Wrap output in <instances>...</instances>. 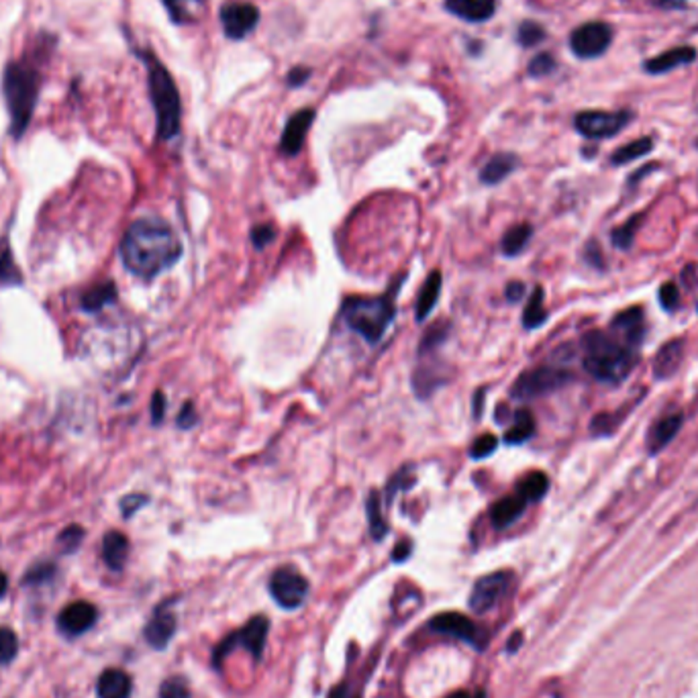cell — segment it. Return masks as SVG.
Here are the masks:
<instances>
[{
	"label": "cell",
	"mask_w": 698,
	"mask_h": 698,
	"mask_svg": "<svg viewBox=\"0 0 698 698\" xmlns=\"http://www.w3.org/2000/svg\"><path fill=\"white\" fill-rule=\"evenodd\" d=\"M182 243L174 229L160 219H139L127 229L121 243V257L131 274L152 280L180 259Z\"/></svg>",
	"instance_id": "obj_1"
},
{
	"label": "cell",
	"mask_w": 698,
	"mask_h": 698,
	"mask_svg": "<svg viewBox=\"0 0 698 698\" xmlns=\"http://www.w3.org/2000/svg\"><path fill=\"white\" fill-rule=\"evenodd\" d=\"M584 368L598 382L619 384L635 366V349L623 344L613 333L590 331L582 339Z\"/></svg>",
	"instance_id": "obj_2"
},
{
	"label": "cell",
	"mask_w": 698,
	"mask_h": 698,
	"mask_svg": "<svg viewBox=\"0 0 698 698\" xmlns=\"http://www.w3.org/2000/svg\"><path fill=\"white\" fill-rule=\"evenodd\" d=\"M144 59L147 65L152 105L155 109V117H158V137L163 141L172 139L178 135V131H180V94H178V88L172 76H170V72L163 68L158 57L152 54H144Z\"/></svg>",
	"instance_id": "obj_3"
},
{
	"label": "cell",
	"mask_w": 698,
	"mask_h": 698,
	"mask_svg": "<svg viewBox=\"0 0 698 698\" xmlns=\"http://www.w3.org/2000/svg\"><path fill=\"white\" fill-rule=\"evenodd\" d=\"M39 84V74L27 62L11 64L4 74V96L13 118L14 137L23 135L29 121H31Z\"/></svg>",
	"instance_id": "obj_4"
},
{
	"label": "cell",
	"mask_w": 698,
	"mask_h": 698,
	"mask_svg": "<svg viewBox=\"0 0 698 698\" xmlns=\"http://www.w3.org/2000/svg\"><path fill=\"white\" fill-rule=\"evenodd\" d=\"M395 301L392 299H347L344 304V321L352 331L370 344H378L395 318Z\"/></svg>",
	"instance_id": "obj_5"
},
{
	"label": "cell",
	"mask_w": 698,
	"mask_h": 698,
	"mask_svg": "<svg viewBox=\"0 0 698 698\" xmlns=\"http://www.w3.org/2000/svg\"><path fill=\"white\" fill-rule=\"evenodd\" d=\"M571 374L560 366H539L529 372L519 376V380L512 386L510 395L517 400H531L539 398L549 392L562 388L570 382Z\"/></svg>",
	"instance_id": "obj_6"
},
{
	"label": "cell",
	"mask_w": 698,
	"mask_h": 698,
	"mask_svg": "<svg viewBox=\"0 0 698 698\" xmlns=\"http://www.w3.org/2000/svg\"><path fill=\"white\" fill-rule=\"evenodd\" d=\"M633 115L629 110L619 113H605V110H584L574 118V127L580 135L589 139H608L617 135L631 123Z\"/></svg>",
	"instance_id": "obj_7"
},
{
	"label": "cell",
	"mask_w": 698,
	"mask_h": 698,
	"mask_svg": "<svg viewBox=\"0 0 698 698\" xmlns=\"http://www.w3.org/2000/svg\"><path fill=\"white\" fill-rule=\"evenodd\" d=\"M270 592L272 598L276 603L286 608V611H294V608L302 606L309 594V582L301 571L294 568H278L270 578Z\"/></svg>",
	"instance_id": "obj_8"
},
{
	"label": "cell",
	"mask_w": 698,
	"mask_h": 698,
	"mask_svg": "<svg viewBox=\"0 0 698 698\" xmlns=\"http://www.w3.org/2000/svg\"><path fill=\"white\" fill-rule=\"evenodd\" d=\"M613 41V29L603 21H592L576 27L570 35V48L578 57L594 59L600 57Z\"/></svg>",
	"instance_id": "obj_9"
},
{
	"label": "cell",
	"mask_w": 698,
	"mask_h": 698,
	"mask_svg": "<svg viewBox=\"0 0 698 698\" xmlns=\"http://www.w3.org/2000/svg\"><path fill=\"white\" fill-rule=\"evenodd\" d=\"M512 574L507 570L493 571L476 580L470 594V608L474 613H488L490 608H494L501 600L507 597L510 589Z\"/></svg>",
	"instance_id": "obj_10"
},
{
	"label": "cell",
	"mask_w": 698,
	"mask_h": 698,
	"mask_svg": "<svg viewBox=\"0 0 698 698\" xmlns=\"http://www.w3.org/2000/svg\"><path fill=\"white\" fill-rule=\"evenodd\" d=\"M429 627L437 631V633L449 635V637H454V640L470 643L478 650L484 648V633H482V629L462 613L451 611V613L435 615V617L431 619Z\"/></svg>",
	"instance_id": "obj_11"
},
{
	"label": "cell",
	"mask_w": 698,
	"mask_h": 698,
	"mask_svg": "<svg viewBox=\"0 0 698 698\" xmlns=\"http://www.w3.org/2000/svg\"><path fill=\"white\" fill-rule=\"evenodd\" d=\"M221 25L229 39H243L259 23V11L249 3H227L221 9Z\"/></svg>",
	"instance_id": "obj_12"
},
{
	"label": "cell",
	"mask_w": 698,
	"mask_h": 698,
	"mask_svg": "<svg viewBox=\"0 0 698 698\" xmlns=\"http://www.w3.org/2000/svg\"><path fill=\"white\" fill-rule=\"evenodd\" d=\"M315 121V110L313 109H302L296 110V113L288 118L284 133H282L280 139V152L292 158V155L299 153L304 145V139L309 135L310 125Z\"/></svg>",
	"instance_id": "obj_13"
},
{
	"label": "cell",
	"mask_w": 698,
	"mask_h": 698,
	"mask_svg": "<svg viewBox=\"0 0 698 698\" xmlns=\"http://www.w3.org/2000/svg\"><path fill=\"white\" fill-rule=\"evenodd\" d=\"M611 333L623 344L637 349L645 336V313L641 307H631L623 310L611 323Z\"/></svg>",
	"instance_id": "obj_14"
},
{
	"label": "cell",
	"mask_w": 698,
	"mask_h": 698,
	"mask_svg": "<svg viewBox=\"0 0 698 698\" xmlns=\"http://www.w3.org/2000/svg\"><path fill=\"white\" fill-rule=\"evenodd\" d=\"M96 623V606L86 600H76L64 608L57 617V627L62 633L76 637L86 633Z\"/></svg>",
	"instance_id": "obj_15"
},
{
	"label": "cell",
	"mask_w": 698,
	"mask_h": 698,
	"mask_svg": "<svg viewBox=\"0 0 698 698\" xmlns=\"http://www.w3.org/2000/svg\"><path fill=\"white\" fill-rule=\"evenodd\" d=\"M682 423H685V417H682L680 413L664 414V417H659L653 423L648 431V437H645V448H648L651 456L659 454V451L666 449L667 445L676 440Z\"/></svg>",
	"instance_id": "obj_16"
},
{
	"label": "cell",
	"mask_w": 698,
	"mask_h": 698,
	"mask_svg": "<svg viewBox=\"0 0 698 698\" xmlns=\"http://www.w3.org/2000/svg\"><path fill=\"white\" fill-rule=\"evenodd\" d=\"M176 633V615L172 611H168L166 605L160 606L155 611L150 623L145 625V640L155 650H166L168 643L172 641V637Z\"/></svg>",
	"instance_id": "obj_17"
},
{
	"label": "cell",
	"mask_w": 698,
	"mask_h": 698,
	"mask_svg": "<svg viewBox=\"0 0 698 698\" xmlns=\"http://www.w3.org/2000/svg\"><path fill=\"white\" fill-rule=\"evenodd\" d=\"M268 631H270V621L266 619L264 615H257V617L245 623L243 629L233 633V637L237 645H243L251 656L259 659L266 650V641H268Z\"/></svg>",
	"instance_id": "obj_18"
},
{
	"label": "cell",
	"mask_w": 698,
	"mask_h": 698,
	"mask_svg": "<svg viewBox=\"0 0 698 698\" xmlns=\"http://www.w3.org/2000/svg\"><path fill=\"white\" fill-rule=\"evenodd\" d=\"M682 358H685V341L670 339L667 344L658 349L653 358V378L656 380H667L680 370Z\"/></svg>",
	"instance_id": "obj_19"
},
{
	"label": "cell",
	"mask_w": 698,
	"mask_h": 698,
	"mask_svg": "<svg viewBox=\"0 0 698 698\" xmlns=\"http://www.w3.org/2000/svg\"><path fill=\"white\" fill-rule=\"evenodd\" d=\"M445 9L470 23H482V21L493 19L496 0H445Z\"/></svg>",
	"instance_id": "obj_20"
},
{
	"label": "cell",
	"mask_w": 698,
	"mask_h": 698,
	"mask_svg": "<svg viewBox=\"0 0 698 698\" xmlns=\"http://www.w3.org/2000/svg\"><path fill=\"white\" fill-rule=\"evenodd\" d=\"M694 59H696L694 48L680 46V48H674L670 51H664V54L648 59V62L643 64V68H645V72H650V74H666V72H672L676 68H682V65L693 64Z\"/></svg>",
	"instance_id": "obj_21"
},
{
	"label": "cell",
	"mask_w": 698,
	"mask_h": 698,
	"mask_svg": "<svg viewBox=\"0 0 698 698\" xmlns=\"http://www.w3.org/2000/svg\"><path fill=\"white\" fill-rule=\"evenodd\" d=\"M527 504L529 502L519 494H510L496 501L493 507H490V521H493L494 529H507L512 523H517L525 512Z\"/></svg>",
	"instance_id": "obj_22"
},
{
	"label": "cell",
	"mask_w": 698,
	"mask_h": 698,
	"mask_svg": "<svg viewBox=\"0 0 698 698\" xmlns=\"http://www.w3.org/2000/svg\"><path fill=\"white\" fill-rule=\"evenodd\" d=\"M131 678L127 672L110 667L100 674L99 682H96V694L99 698H129L131 696Z\"/></svg>",
	"instance_id": "obj_23"
},
{
	"label": "cell",
	"mask_w": 698,
	"mask_h": 698,
	"mask_svg": "<svg viewBox=\"0 0 698 698\" xmlns=\"http://www.w3.org/2000/svg\"><path fill=\"white\" fill-rule=\"evenodd\" d=\"M129 555V539L121 531H110L102 541V558L110 570H123Z\"/></svg>",
	"instance_id": "obj_24"
},
{
	"label": "cell",
	"mask_w": 698,
	"mask_h": 698,
	"mask_svg": "<svg viewBox=\"0 0 698 698\" xmlns=\"http://www.w3.org/2000/svg\"><path fill=\"white\" fill-rule=\"evenodd\" d=\"M440 294H441V274L431 272L427 280L423 282V286L419 291L417 309H414L417 321H425V318L433 313L435 304H437V301H440Z\"/></svg>",
	"instance_id": "obj_25"
},
{
	"label": "cell",
	"mask_w": 698,
	"mask_h": 698,
	"mask_svg": "<svg viewBox=\"0 0 698 698\" xmlns=\"http://www.w3.org/2000/svg\"><path fill=\"white\" fill-rule=\"evenodd\" d=\"M174 23H195L206 9V0H161Z\"/></svg>",
	"instance_id": "obj_26"
},
{
	"label": "cell",
	"mask_w": 698,
	"mask_h": 698,
	"mask_svg": "<svg viewBox=\"0 0 698 698\" xmlns=\"http://www.w3.org/2000/svg\"><path fill=\"white\" fill-rule=\"evenodd\" d=\"M517 163L519 160L515 153H496L494 158H490L486 166L482 168L480 180L484 184H490V187H493V184H499L509 174L515 172Z\"/></svg>",
	"instance_id": "obj_27"
},
{
	"label": "cell",
	"mask_w": 698,
	"mask_h": 698,
	"mask_svg": "<svg viewBox=\"0 0 698 698\" xmlns=\"http://www.w3.org/2000/svg\"><path fill=\"white\" fill-rule=\"evenodd\" d=\"M533 435H536V419H533L531 411L521 408V411H517L515 417H512V427L507 431V435H504V441L509 445H521L529 441Z\"/></svg>",
	"instance_id": "obj_28"
},
{
	"label": "cell",
	"mask_w": 698,
	"mask_h": 698,
	"mask_svg": "<svg viewBox=\"0 0 698 698\" xmlns=\"http://www.w3.org/2000/svg\"><path fill=\"white\" fill-rule=\"evenodd\" d=\"M531 235H533V227L529 225V222H521V225L509 229V231L504 233L502 243H501L502 254L509 256V257L523 254L527 243L531 241Z\"/></svg>",
	"instance_id": "obj_29"
},
{
	"label": "cell",
	"mask_w": 698,
	"mask_h": 698,
	"mask_svg": "<svg viewBox=\"0 0 698 698\" xmlns=\"http://www.w3.org/2000/svg\"><path fill=\"white\" fill-rule=\"evenodd\" d=\"M549 490V478L544 472H531L519 482L517 494L523 496L527 502H537L544 499Z\"/></svg>",
	"instance_id": "obj_30"
},
{
	"label": "cell",
	"mask_w": 698,
	"mask_h": 698,
	"mask_svg": "<svg viewBox=\"0 0 698 698\" xmlns=\"http://www.w3.org/2000/svg\"><path fill=\"white\" fill-rule=\"evenodd\" d=\"M547 321V310H545V302H544V288L537 286L536 291L531 292L529 302L523 310V327L525 329H537Z\"/></svg>",
	"instance_id": "obj_31"
},
{
	"label": "cell",
	"mask_w": 698,
	"mask_h": 698,
	"mask_svg": "<svg viewBox=\"0 0 698 698\" xmlns=\"http://www.w3.org/2000/svg\"><path fill=\"white\" fill-rule=\"evenodd\" d=\"M651 150H653V139L651 137L635 139V141H631V144L623 145L621 150L615 152L611 155V163H613V166H625V163H629V161H635V160L643 158V155H648Z\"/></svg>",
	"instance_id": "obj_32"
},
{
	"label": "cell",
	"mask_w": 698,
	"mask_h": 698,
	"mask_svg": "<svg viewBox=\"0 0 698 698\" xmlns=\"http://www.w3.org/2000/svg\"><path fill=\"white\" fill-rule=\"evenodd\" d=\"M117 296V288L113 282H102V284L92 286L91 291H86L84 296H82V307L86 310H100L102 307H107L109 302H113Z\"/></svg>",
	"instance_id": "obj_33"
},
{
	"label": "cell",
	"mask_w": 698,
	"mask_h": 698,
	"mask_svg": "<svg viewBox=\"0 0 698 698\" xmlns=\"http://www.w3.org/2000/svg\"><path fill=\"white\" fill-rule=\"evenodd\" d=\"M366 512H368V525H370V536L374 541H382L388 536V525H386L382 517V504L378 493H370L366 501Z\"/></svg>",
	"instance_id": "obj_34"
},
{
	"label": "cell",
	"mask_w": 698,
	"mask_h": 698,
	"mask_svg": "<svg viewBox=\"0 0 698 698\" xmlns=\"http://www.w3.org/2000/svg\"><path fill=\"white\" fill-rule=\"evenodd\" d=\"M627 414H629V406L621 408V411H613V413H598L590 423L592 437L613 435L621 423L627 419Z\"/></svg>",
	"instance_id": "obj_35"
},
{
	"label": "cell",
	"mask_w": 698,
	"mask_h": 698,
	"mask_svg": "<svg viewBox=\"0 0 698 698\" xmlns=\"http://www.w3.org/2000/svg\"><path fill=\"white\" fill-rule=\"evenodd\" d=\"M641 219H643L641 214H635V217H631L627 222H623L619 229H615V231H613V245H615V248L629 249L631 245H633L637 229H640V225H641Z\"/></svg>",
	"instance_id": "obj_36"
},
{
	"label": "cell",
	"mask_w": 698,
	"mask_h": 698,
	"mask_svg": "<svg viewBox=\"0 0 698 698\" xmlns=\"http://www.w3.org/2000/svg\"><path fill=\"white\" fill-rule=\"evenodd\" d=\"M517 39L523 48H536L537 43L545 39V29L536 23V21H523L521 27H519Z\"/></svg>",
	"instance_id": "obj_37"
},
{
	"label": "cell",
	"mask_w": 698,
	"mask_h": 698,
	"mask_svg": "<svg viewBox=\"0 0 698 698\" xmlns=\"http://www.w3.org/2000/svg\"><path fill=\"white\" fill-rule=\"evenodd\" d=\"M19 640L9 627H0V664H11L17 658Z\"/></svg>",
	"instance_id": "obj_38"
},
{
	"label": "cell",
	"mask_w": 698,
	"mask_h": 698,
	"mask_svg": "<svg viewBox=\"0 0 698 698\" xmlns=\"http://www.w3.org/2000/svg\"><path fill=\"white\" fill-rule=\"evenodd\" d=\"M160 698H190L188 682L182 676H172V678L163 680L160 686Z\"/></svg>",
	"instance_id": "obj_39"
},
{
	"label": "cell",
	"mask_w": 698,
	"mask_h": 698,
	"mask_svg": "<svg viewBox=\"0 0 698 698\" xmlns=\"http://www.w3.org/2000/svg\"><path fill=\"white\" fill-rule=\"evenodd\" d=\"M555 70V59L552 54H547V51H544V54H537L536 57L531 59L529 64V76L531 78H544V76H549Z\"/></svg>",
	"instance_id": "obj_40"
},
{
	"label": "cell",
	"mask_w": 698,
	"mask_h": 698,
	"mask_svg": "<svg viewBox=\"0 0 698 698\" xmlns=\"http://www.w3.org/2000/svg\"><path fill=\"white\" fill-rule=\"evenodd\" d=\"M496 445H499V440H496V437H494L493 433L480 435L478 440L472 443L470 456H472L474 459H484V458H488V456H493V454H494V451H496Z\"/></svg>",
	"instance_id": "obj_41"
},
{
	"label": "cell",
	"mask_w": 698,
	"mask_h": 698,
	"mask_svg": "<svg viewBox=\"0 0 698 698\" xmlns=\"http://www.w3.org/2000/svg\"><path fill=\"white\" fill-rule=\"evenodd\" d=\"M659 302H662L664 310L674 313V310L680 307V288L676 286L674 282H666V284L659 288Z\"/></svg>",
	"instance_id": "obj_42"
},
{
	"label": "cell",
	"mask_w": 698,
	"mask_h": 698,
	"mask_svg": "<svg viewBox=\"0 0 698 698\" xmlns=\"http://www.w3.org/2000/svg\"><path fill=\"white\" fill-rule=\"evenodd\" d=\"M82 537H84V531H82L80 527H70V529H65L62 536H59L57 541L65 554H72L74 549L82 544Z\"/></svg>",
	"instance_id": "obj_43"
},
{
	"label": "cell",
	"mask_w": 698,
	"mask_h": 698,
	"mask_svg": "<svg viewBox=\"0 0 698 698\" xmlns=\"http://www.w3.org/2000/svg\"><path fill=\"white\" fill-rule=\"evenodd\" d=\"M411 472H413V467L406 466V467H403V470L397 474L395 478L390 480V484H388V501H392V496H395L397 490H406V488L413 486L414 478L411 476Z\"/></svg>",
	"instance_id": "obj_44"
},
{
	"label": "cell",
	"mask_w": 698,
	"mask_h": 698,
	"mask_svg": "<svg viewBox=\"0 0 698 698\" xmlns=\"http://www.w3.org/2000/svg\"><path fill=\"white\" fill-rule=\"evenodd\" d=\"M14 280H19L17 268H14L9 249H4L3 254H0V284H4V282L6 284H9V282L13 284Z\"/></svg>",
	"instance_id": "obj_45"
},
{
	"label": "cell",
	"mask_w": 698,
	"mask_h": 698,
	"mask_svg": "<svg viewBox=\"0 0 698 698\" xmlns=\"http://www.w3.org/2000/svg\"><path fill=\"white\" fill-rule=\"evenodd\" d=\"M274 237H276V231H274L272 225H257L251 231V241H254L257 249H264L266 245L274 241Z\"/></svg>",
	"instance_id": "obj_46"
},
{
	"label": "cell",
	"mask_w": 698,
	"mask_h": 698,
	"mask_svg": "<svg viewBox=\"0 0 698 698\" xmlns=\"http://www.w3.org/2000/svg\"><path fill=\"white\" fill-rule=\"evenodd\" d=\"M309 78H310V68H304V65H296V68H292L291 72H288L286 82H288V86L296 88V86H302Z\"/></svg>",
	"instance_id": "obj_47"
},
{
	"label": "cell",
	"mask_w": 698,
	"mask_h": 698,
	"mask_svg": "<svg viewBox=\"0 0 698 698\" xmlns=\"http://www.w3.org/2000/svg\"><path fill=\"white\" fill-rule=\"evenodd\" d=\"M196 421H198V417H196V413H195V405H192V403H187V405L182 406L180 414H178V427H182V429H190L192 425H195Z\"/></svg>",
	"instance_id": "obj_48"
},
{
	"label": "cell",
	"mask_w": 698,
	"mask_h": 698,
	"mask_svg": "<svg viewBox=\"0 0 698 698\" xmlns=\"http://www.w3.org/2000/svg\"><path fill=\"white\" fill-rule=\"evenodd\" d=\"M145 502H147V499H145L144 494H131V496H127V499H125L123 504H121L125 517H131L133 512H135L139 507H144Z\"/></svg>",
	"instance_id": "obj_49"
},
{
	"label": "cell",
	"mask_w": 698,
	"mask_h": 698,
	"mask_svg": "<svg viewBox=\"0 0 698 698\" xmlns=\"http://www.w3.org/2000/svg\"><path fill=\"white\" fill-rule=\"evenodd\" d=\"M166 414V398H163L161 392H155L152 398V419L153 423H160Z\"/></svg>",
	"instance_id": "obj_50"
},
{
	"label": "cell",
	"mask_w": 698,
	"mask_h": 698,
	"mask_svg": "<svg viewBox=\"0 0 698 698\" xmlns=\"http://www.w3.org/2000/svg\"><path fill=\"white\" fill-rule=\"evenodd\" d=\"M413 554V544L411 539H403L400 544L395 547V552H392V562H405L408 560V555Z\"/></svg>",
	"instance_id": "obj_51"
},
{
	"label": "cell",
	"mask_w": 698,
	"mask_h": 698,
	"mask_svg": "<svg viewBox=\"0 0 698 698\" xmlns=\"http://www.w3.org/2000/svg\"><path fill=\"white\" fill-rule=\"evenodd\" d=\"M504 296H507L509 302H519L525 296V284L523 282H510L504 291Z\"/></svg>",
	"instance_id": "obj_52"
},
{
	"label": "cell",
	"mask_w": 698,
	"mask_h": 698,
	"mask_svg": "<svg viewBox=\"0 0 698 698\" xmlns=\"http://www.w3.org/2000/svg\"><path fill=\"white\" fill-rule=\"evenodd\" d=\"M54 574V566H41V568H33L31 571L27 574V580L25 582H37V580H48V578Z\"/></svg>",
	"instance_id": "obj_53"
},
{
	"label": "cell",
	"mask_w": 698,
	"mask_h": 698,
	"mask_svg": "<svg viewBox=\"0 0 698 698\" xmlns=\"http://www.w3.org/2000/svg\"><path fill=\"white\" fill-rule=\"evenodd\" d=\"M484 388L476 392V398H474V417L480 419L482 417V406H484Z\"/></svg>",
	"instance_id": "obj_54"
},
{
	"label": "cell",
	"mask_w": 698,
	"mask_h": 698,
	"mask_svg": "<svg viewBox=\"0 0 698 698\" xmlns=\"http://www.w3.org/2000/svg\"><path fill=\"white\" fill-rule=\"evenodd\" d=\"M329 698H349V688L345 685H341L336 690H331Z\"/></svg>",
	"instance_id": "obj_55"
},
{
	"label": "cell",
	"mask_w": 698,
	"mask_h": 698,
	"mask_svg": "<svg viewBox=\"0 0 698 698\" xmlns=\"http://www.w3.org/2000/svg\"><path fill=\"white\" fill-rule=\"evenodd\" d=\"M6 589H9V580H6V576L0 571V598L6 594Z\"/></svg>",
	"instance_id": "obj_56"
},
{
	"label": "cell",
	"mask_w": 698,
	"mask_h": 698,
	"mask_svg": "<svg viewBox=\"0 0 698 698\" xmlns=\"http://www.w3.org/2000/svg\"><path fill=\"white\" fill-rule=\"evenodd\" d=\"M519 643H521V633H515V641H509V651H515L519 648Z\"/></svg>",
	"instance_id": "obj_57"
},
{
	"label": "cell",
	"mask_w": 698,
	"mask_h": 698,
	"mask_svg": "<svg viewBox=\"0 0 698 698\" xmlns=\"http://www.w3.org/2000/svg\"><path fill=\"white\" fill-rule=\"evenodd\" d=\"M448 698H470V694L466 690H458V693H451Z\"/></svg>",
	"instance_id": "obj_58"
},
{
	"label": "cell",
	"mask_w": 698,
	"mask_h": 698,
	"mask_svg": "<svg viewBox=\"0 0 698 698\" xmlns=\"http://www.w3.org/2000/svg\"><path fill=\"white\" fill-rule=\"evenodd\" d=\"M685 3H686V0H666L667 6H682Z\"/></svg>",
	"instance_id": "obj_59"
},
{
	"label": "cell",
	"mask_w": 698,
	"mask_h": 698,
	"mask_svg": "<svg viewBox=\"0 0 698 698\" xmlns=\"http://www.w3.org/2000/svg\"><path fill=\"white\" fill-rule=\"evenodd\" d=\"M474 698H484V693H478L476 696H474Z\"/></svg>",
	"instance_id": "obj_60"
},
{
	"label": "cell",
	"mask_w": 698,
	"mask_h": 698,
	"mask_svg": "<svg viewBox=\"0 0 698 698\" xmlns=\"http://www.w3.org/2000/svg\"><path fill=\"white\" fill-rule=\"evenodd\" d=\"M696 147H698V139H696Z\"/></svg>",
	"instance_id": "obj_61"
},
{
	"label": "cell",
	"mask_w": 698,
	"mask_h": 698,
	"mask_svg": "<svg viewBox=\"0 0 698 698\" xmlns=\"http://www.w3.org/2000/svg\"><path fill=\"white\" fill-rule=\"evenodd\" d=\"M355 698H358V696H355Z\"/></svg>",
	"instance_id": "obj_62"
}]
</instances>
